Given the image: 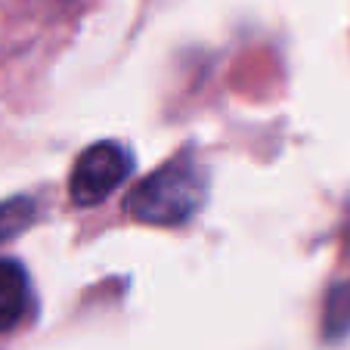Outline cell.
Returning <instances> with one entry per match:
<instances>
[{
    "instance_id": "1",
    "label": "cell",
    "mask_w": 350,
    "mask_h": 350,
    "mask_svg": "<svg viewBox=\"0 0 350 350\" xmlns=\"http://www.w3.org/2000/svg\"><path fill=\"white\" fill-rule=\"evenodd\" d=\"M208 198V171L196 152H180L131 189L124 211L146 226H183Z\"/></svg>"
},
{
    "instance_id": "2",
    "label": "cell",
    "mask_w": 350,
    "mask_h": 350,
    "mask_svg": "<svg viewBox=\"0 0 350 350\" xmlns=\"http://www.w3.org/2000/svg\"><path fill=\"white\" fill-rule=\"evenodd\" d=\"M133 171V155L118 139H99L87 146L75 159L72 177H68V198L78 208H93L106 202L112 192L124 186Z\"/></svg>"
},
{
    "instance_id": "3",
    "label": "cell",
    "mask_w": 350,
    "mask_h": 350,
    "mask_svg": "<svg viewBox=\"0 0 350 350\" xmlns=\"http://www.w3.org/2000/svg\"><path fill=\"white\" fill-rule=\"evenodd\" d=\"M28 313V273L19 260L0 258V332H10Z\"/></svg>"
},
{
    "instance_id": "4",
    "label": "cell",
    "mask_w": 350,
    "mask_h": 350,
    "mask_svg": "<svg viewBox=\"0 0 350 350\" xmlns=\"http://www.w3.org/2000/svg\"><path fill=\"white\" fill-rule=\"evenodd\" d=\"M38 217V205L28 196H16L0 202V245L13 242L19 232H25Z\"/></svg>"
},
{
    "instance_id": "5",
    "label": "cell",
    "mask_w": 350,
    "mask_h": 350,
    "mask_svg": "<svg viewBox=\"0 0 350 350\" xmlns=\"http://www.w3.org/2000/svg\"><path fill=\"white\" fill-rule=\"evenodd\" d=\"M323 319H325V335L329 338H341L350 329V282L329 291Z\"/></svg>"
}]
</instances>
